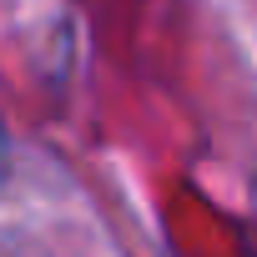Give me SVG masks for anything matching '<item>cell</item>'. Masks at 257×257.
<instances>
[{
  "instance_id": "cell-1",
  "label": "cell",
  "mask_w": 257,
  "mask_h": 257,
  "mask_svg": "<svg viewBox=\"0 0 257 257\" xmlns=\"http://www.w3.org/2000/svg\"><path fill=\"white\" fill-rule=\"evenodd\" d=\"M0 177H6V132H0Z\"/></svg>"
}]
</instances>
